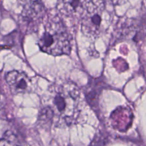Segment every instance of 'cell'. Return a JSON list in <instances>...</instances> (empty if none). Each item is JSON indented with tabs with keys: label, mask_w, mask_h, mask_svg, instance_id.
Masks as SVG:
<instances>
[{
	"label": "cell",
	"mask_w": 146,
	"mask_h": 146,
	"mask_svg": "<svg viewBox=\"0 0 146 146\" xmlns=\"http://www.w3.org/2000/svg\"><path fill=\"white\" fill-rule=\"evenodd\" d=\"M42 105L40 121L64 127L79 123L84 103L78 87L66 81L52 84L44 95Z\"/></svg>",
	"instance_id": "6da1fadb"
},
{
	"label": "cell",
	"mask_w": 146,
	"mask_h": 146,
	"mask_svg": "<svg viewBox=\"0 0 146 146\" xmlns=\"http://www.w3.org/2000/svg\"><path fill=\"white\" fill-rule=\"evenodd\" d=\"M38 45L41 51L54 56L70 54L71 36L59 19H51L46 23Z\"/></svg>",
	"instance_id": "7a4b0ae2"
},
{
	"label": "cell",
	"mask_w": 146,
	"mask_h": 146,
	"mask_svg": "<svg viewBox=\"0 0 146 146\" xmlns=\"http://www.w3.org/2000/svg\"><path fill=\"white\" fill-rule=\"evenodd\" d=\"M57 9L62 15L81 20L93 13L104 11L105 0H58Z\"/></svg>",
	"instance_id": "3957f363"
},
{
	"label": "cell",
	"mask_w": 146,
	"mask_h": 146,
	"mask_svg": "<svg viewBox=\"0 0 146 146\" xmlns=\"http://www.w3.org/2000/svg\"><path fill=\"white\" fill-rule=\"evenodd\" d=\"M5 78L10 91L14 95L27 94L31 91V81L24 73L15 70L11 71L6 74Z\"/></svg>",
	"instance_id": "277c9868"
},
{
	"label": "cell",
	"mask_w": 146,
	"mask_h": 146,
	"mask_svg": "<svg viewBox=\"0 0 146 146\" xmlns=\"http://www.w3.org/2000/svg\"><path fill=\"white\" fill-rule=\"evenodd\" d=\"M21 5V18L29 23L37 22L42 19L45 9L41 0H17Z\"/></svg>",
	"instance_id": "5b68a950"
},
{
	"label": "cell",
	"mask_w": 146,
	"mask_h": 146,
	"mask_svg": "<svg viewBox=\"0 0 146 146\" xmlns=\"http://www.w3.org/2000/svg\"><path fill=\"white\" fill-rule=\"evenodd\" d=\"M104 11L94 12L81 20V31L84 35L95 38L102 33V14Z\"/></svg>",
	"instance_id": "8992f818"
},
{
	"label": "cell",
	"mask_w": 146,
	"mask_h": 146,
	"mask_svg": "<svg viewBox=\"0 0 146 146\" xmlns=\"http://www.w3.org/2000/svg\"><path fill=\"white\" fill-rule=\"evenodd\" d=\"M0 146H29V144L19 135L11 131H7L0 138Z\"/></svg>",
	"instance_id": "52a82bcc"
},
{
	"label": "cell",
	"mask_w": 146,
	"mask_h": 146,
	"mask_svg": "<svg viewBox=\"0 0 146 146\" xmlns=\"http://www.w3.org/2000/svg\"><path fill=\"white\" fill-rule=\"evenodd\" d=\"M111 1L115 5H119V4H122L125 3V1H127V0H111Z\"/></svg>",
	"instance_id": "ba28073f"
},
{
	"label": "cell",
	"mask_w": 146,
	"mask_h": 146,
	"mask_svg": "<svg viewBox=\"0 0 146 146\" xmlns=\"http://www.w3.org/2000/svg\"><path fill=\"white\" fill-rule=\"evenodd\" d=\"M4 102V96L1 93V89H0V108L3 106Z\"/></svg>",
	"instance_id": "9c48e42d"
}]
</instances>
